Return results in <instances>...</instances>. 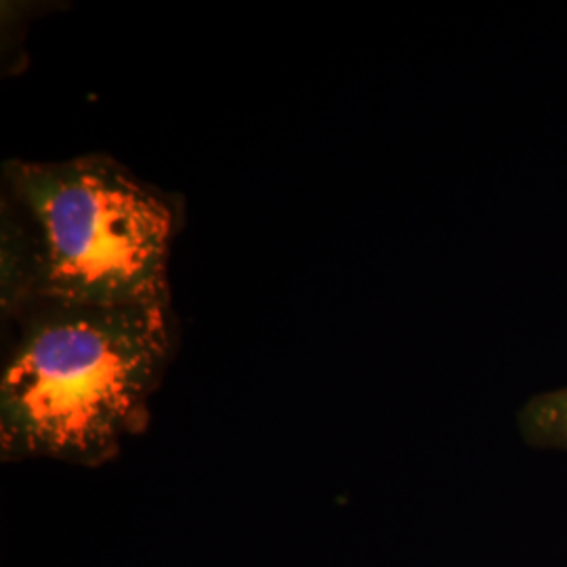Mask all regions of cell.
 Listing matches in <instances>:
<instances>
[{
	"label": "cell",
	"mask_w": 567,
	"mask_h": 567,
	"mask_svg": "<svg viewBox=\"0 0 567 567\" xmlns=\"http://www.w3.org/2000/svg\"><path fill=\"white\" fill-rule=\"evenodd\" d=\"M0 379V456L100 466L142 433L175 353L171 305L30 299Z\"/></svg>",
	"instance_id": "1"
},
{
	"label": "cell",
	"mask_w": 567,
	"mask_h": 567,
	"mask_svg": "<svg viewBox=\"0 0 567 567\" xmlns=\"http://www.w3.org/2000/svg\"><path fill=\"white\" fill-rule=\"evenodd\" d=\"M34 250V297L65 303L171 305L177 206L110 156L4 166Z\"/></svg>",
	"instance_id": "2"
},
{
	"label": "cell",
	"mask_w": 567,
	"mask_h": 567,
	"mask_svg": "<svg viewBox=\"0 0 567 567\" xmlns=\"http://www.w3.org/2000/svg\"><path fill=\"white\" fill-rule=\"evenodd\" d=\"M527 444L567 452V386L536 395L519 414Z\"/></svg>",
	"instance_id": "3"
}]
</instances>
